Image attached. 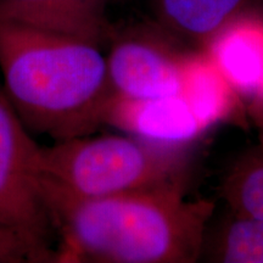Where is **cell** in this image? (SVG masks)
Wrapping results in <instances>:
<instances>
[{
    "instance_id": "cell-1",
    "label": "cell",
    "mask_w": 263,
    "mask_h": 263,
    "mask_svg": "<svg viewBox=\"0 0 263 263\" xmlns=\"http://www.w3.org/2000/svg\"><path fill=\"white\" fill-rule=\"evenodd\" d=\"M185 185L90 199L41 185L55 232V262H196L215 203L186 197Z\"/></svg>"
},
{
    "instance_id": "cell-2",
    "label": "cell",
    "mask_w": 263,
    "mask_h": 263,
    "mask_svg": "<svg viewBox=\"0 0 263 263\" xmlns=\"http://www.w3.org/2000/svg\"><path fill=\"white\" fill-rule=\"evenodd\" d=\"M0 89L33 136L59 141L103 126L114 91L94 43L0 17Z\"/></svg>"
},
{
    "instance_id": "cell-3",
    "label": "cell",
    "mask_w": 263,
    "mask_h": 263,
    "mask_svg": "<svg viewBox=\"0 0 263 263\" xmlns=\"http://www.w3.org/2000/svg\"><path fill=\"white\" fill-rule=\"evenodd\" d=\"M188 149L130 136L90 134L41 146L39 183L73 197H104L188 180Z\"/></svg>"
},
{
    "instance_id": "cell-4",
    "label": "cell",
    "mask_w": 263,
    "mask_h": 263,
    "mask_svg": "<svg viewBox=\"0 0 263 263\" xmlns=\"http://www.w3.org/2000/svg\"><path fill=\"white\" fill-rule=\"evenodd\" d=\"M41 145L0 89V228L55 262V232L38 174Z\"/></svg>"
},
{
    "instance_id": "cell-5",
    "label": "cell",
    "mask_w": 263,
    "mask_h": 263,
    "mask_svg": "<svg viewBox=\"0 0 263 263\" xmlns=\"http://www.w3.org/2000/svg\"><path fill=\"white\" fill-rule=\"evenodd\" d=\"M185 54L155 34L120 38L106 58L114 94L132 99L180 94Z\"/></svg>"
},
{
    "instance_id": "cell-6",
    "label": "cell",
    "mask_w": 263,
    "mask_h": 263,
    "mask_svg": "<svg viewBox=\"0 0 263 263\" xmlns=\"http://www.w3.org/2000/svg\"><path fill=\"white\" fill-rule=\"evenodd\" d=\"M103 124L154 145L188 149L205 133L182 94L150 99L111 95Z\"/></svg>"
},
{
    "instance_id": "cell-7",
    "label": "cell",
    "mask_w": 263,
    "mask_h": 263,
    "mask_svg": "<svg viewBox=\"0 0 263 263\" xmlns=\"http://www.w3.org/2000/svg\"><path fill=\"white\" fill-rule=\"evenodd\" d=\"M244 101L263 83V15L240 11L201 48Z\"/></svg>"
},
{
    "instance_id": "cell-8",
    "label": "cell",
    "mask_w": 263,
    "mask_h": 263,
    "mask_svg": "<svg viewBox=\"0 0 263 263\" xmlns=\"http://www.w3.org/2000/svg\"><path fill=\"white\" fill-rule=\"evenodd\" d=\"M108 0H0V17L99 45L108 33Z\"/></svg>"
},
{
    "instance_id": "cell-9",
    "label": "cell",
    "mask_w": 263,
    "mask_h": 263,
    "mask_svg": "<svg viewBox=\"0 0 263 263\" xmlns=\"http://www.w3.org/2000/svg\"><path fill=\"white\" fill-rule=\"evenodd\" d=\"M180 94L205 132L219 123L245 122V101L203 49L185 54Z\"/></svg>"
},
{
    "instance_id": "cell-10",
    "label": "cell",
    "mask_w": 263,
    "mask_h": 263,
    "mask_svg": "<svg viewBox=\"0 0 263 263\" xmlns=\"http://www.w3.org/2000/svg\"><path fill=\"white\" fill-rule=\"evenodd\" d=\"M246 0H155L161 24L201 48L240 11Z\"/></svg>"
},
{
    "instance_id": "cell-11",
    "label": "cell",
    "mask_w": 263,
    "mask_h": 263,
    "mask_svg": "<svg viewBox=\"0 0 263 263\" xmlns=\"http://www.w3.org/2000/svg\"><path fill=\"white\" fill-rule=\"evenodd\" d=\"M212 262L263 263V221L230 213L210 246Z\"/></svg>"
},
{
    "instance_id": "cell-12",
    "label": "cell",
    "mask_w": 263,
    "mask_h": 263,
    "mask_svg": "<svg viewBox=\"0 0 263 263\" xmlns=\"http://www.w3.org/2000/svg\"><path fill=\"white\" fill-rule=\"evenodd\" d=\"M222 195L233 213L263 221V151L239 160L227 174Z\"/></svg>"
},
{
    "instance_id": "cell-13",
    "label": "cell",
    "mask_w": 263,
    "mask_h": 263,
    "mask_svg": "<svg viewBox=\"0 0 263 263\" xmlns=\"http://www.w3.org/2000/svg\"><path fill=\"white\" fill-rule=\"evenodd\" d=\"M41 255L28 242L0 228V263H42Z\"/></svg>"
},
{
    "instance_id": "cell-14",
    "label": "cell",
    "mask_w": 263,
    "mask_h": 263,
    "mask_svg": "<svg viewBox=\"0 0 263 263\" xmlns=\"http://www.w3.org/2000/svg\"><path fill=\"white\" fill-rule=\"evenodd\" d=\"M248 110L256 122L263 127V83L257 94L248 103Z\"/></svg>"
},
{
    "instance_id": "cell-15",
    "label": "cell",
    "mask_w": 263,
    "mask_h": 263,
    "mask_svg": "<svg viewBox=\"0 0 263 263\" xmlns=\"http://www.w3.org/2000/svg\"><path fill=\"white\" fill-rule=\"evenodd\" d=\"M262 151H263V139H262Z\"/></svg>"
}]
</instances>
